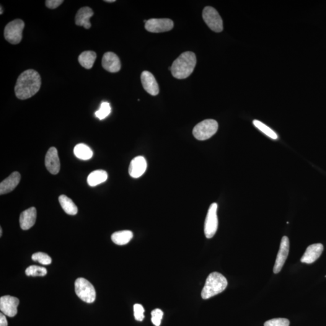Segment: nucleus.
<instances>
[{
	"label": "nucleus",
	"instance_id": "4",
	"mask_svg": "<svg viewBox=\"0 0 326 326\" xmlns=\"http://www.w3.org/2000/svg\"><path fill=\"white\" fill-rule=\"evenodd\" d=\"M218 129V123L213 119H208L199 123L193 128V134L198 140H206L214 135Z\"/></svg>",
	"mask_w": 326,
	"mask_h": 326
},
{
	"label": "nucleus",
	"instance_id": "1",
	"mask_svg": "<svg viewBox=\"0 0 326 326\" xmlns=\"http://www.w3.org/2000/svg\"><path fill=\"white\" fill-rule=\"evenodd\" d=\"M41 86L40 74L34 70H27L18 77L15 87V95L21 100L29 99L39 92Z\"/></svg>",
	"mask_w": 326,
	"mask_h": 326
},
{
	"label": "nucleus",
	"instance_id": "3",
	"mask_svg": "<svg viewBox=\"0 0 326 326\" xmlns=\"http://www.w3.org/2000/svg\"><path fill=\"white\" fill-rule=\"evenodd\" d=\"M228 285L227 279L221 273L214 272L208 276L206 281L201 297L204 300L209 299L225 291Z\"/></svg>",
	"mask_w": 326,
	"mask_h": 326
},
{
	"label": "nucleus",
	"instance_id": "25",
	"mask_svg": "<svg viewBox=\"0 0 326 326\" xmlns=\"http://www.w3.org/2000/svg\"><path fill=\"white\" fill-rule=\"evenodd\" d=\"M254 125H255L256 128L259 129L260 131H262L263 134H265V135L269 137H270L271 139L276 140L278 139V136L277 135V134L270 128H269L268 126H266L261 121L255 120L253 121Z\"/></svg>",
	"mask_w": 326,
	"mask_h": 326
},
{
	"label": "nucleus",
	"instance_id": "7",
	"mask_svg": "<svg viewBox=\"0 0 326 326\" xmlns=\"http://www.w3.org/2000/svg\"><path fill=\"white\" fill-rule=\"evenodd\" d=\"M203 18L206 24L213 32L219 33L223 30V22L222 18L213 7L208 6L204 9Z\"/></svg>",
	"mask_w": 326,
	"mask_h": 326
},
{
	"label": "nucleus",
	"instance_id": "24",
	"mask_svg": "<svg viewBox=\"0 0 326 326\" xmlns=\"http://www.w3.org/2000/svg\"><path fill=\"white\" fill-rule=\"evenodd\" d=\"M74 153L77 158L82 160H88L92 159L93 152L86 144L80 143L77 144L74 149Z\"/></svg>",
	"mask_w": 326,
	"mask_h": 326
},
{
	"label": "nucleus",
	"instance_id": "36",
	"mask_svg": "<svg viewBox=\"0 0 326 326\" xmlns=\"http://www.w3.org/2000/svg\"><path fill=\"white\" fill-rule=\"evenodd\" d=\"M0 14L2 15V6H1V13H0Z\"/></svg>",
	"mask_w": 326,
	"mask_h": 326
},
{
	"label": "nucleus",
	"instance_id": "10",
	"mask_svg": "<svg viewBox=\"0 0 326 326\" xmlns=\"http://www.w3.org/2000/svg\"><path fill=\"white\" fill-rule=\"evenodd\" d=\"M289 252V240L287 236L282 237L280 249H279L273 268L274 274L280 273L285 263Z\"/></svg>",
	"mask_w": 326,
	"mask_h": 326
},
{
	"label": "nucleus",
	"instance_id": "37",
	"mask_svg": "<svg viewBox=\"0 0 326 326\" xmlns=\"http://www.w3.org/2000/svg\"><path fill=\"white\" fill-rule=\"evenodd\" d=\"M325 278H326V276H325Z\"/></svg>",
	"mask_w": 326,
	"mask_h": 326
},
{
	"label": "nucleus",
	"instance_id": "32",
	"mask_svg": "<svg viewBox=\"0 0 326 326\" xmlns=\"http://www.w3.org/2000/svg\"><path fill=\"white\" fill-rule=\"evenodd\" d=\"M64 2L63 0H47L46 6L48 9H54L60 6Z\"/></svg>",
	"mask_w": 326,
	"mask_h": 326
},
{
	"label": "nucleus",
	"instance_id": "16",
	"mask_svg": "<svg viewBox=\"0 0 326 326\" xmlns=\"http://www.w3.org/2000/svg\"><path fill=\"white\" fill-rule=\"evenodd\" d=\"M324 250V247L322 244H315L310 245L307 248L303 256L301 258V262L311 264L316 261L320 257Z\"/></svg>",
	"mask_w": 326,
	"mask_h": 326
},
{
	"label": "nucleus",
	"instance_id": "30",
	"mask_svg": "<svg viewBox=\"0 0 326 326\" xmlns=\"http://www.w3.org/2000/svg\"><path fill=\"white\" fill-rule=\"evenodd\" d=\"M152 323L155 326H160L161 325L162 318L163 317V312L161 309H155L151 312Z\"/></svg>",
	"mask_w": 326,
	"mask_h": 326
},
{
	"label": "nucleus",
	"instance_id": "17",
	"mask_svg": "<svg viewBox=\"0 0 326 326\" xmlns=\"http://www.w3.org/2000/svg\"><path fill=\"white\" fill-rule=\"evenodd\" d=\"M37 216L35 208H30L21 213L20 217V227L23 230H27L34 226Z\"/></svg>",
	"mask_w": 326,
	"mask_h": 326
},
{
	"label": "nucleus",
	"instance_id": "13",
	"mask_svg": "<svg viewBox=\"0 0 326 326\" xmlns=\"http://www.w3.org/2000/svg\"><path fill=\"white\" fill-rule=\"evenodd\" d=\"M141 81L144 89L152 95H157L159 93V84L153 74L148 71H144L141 75Z\"/></svg>",
	"mask_w": 326,
	"mask_h": 326
},
{
	"label": "nucleus",
	"instance_id": "34",
	"mask_svg": "<svg viewBox=\"0 0 326 326\" xmlns=\"http://www.w3.org/2000/svg\"><path fill=\"white\" fill-rule=\"evenodd\" d=\"M105 1L107 2H116V0H105Z\"/></svg>",
	"mask_w": 326,
	"mask_h": 326
},
{
	"label": "nucleus",
	"instance_id": "33",
	"mask_svg": "<svg viewBox=\"0 0 326 326\" xmlns=\"http://www.w3.org/2000/svg\"><path fill=\"white\" fill-rule=\"evenodd\" d=\"M8 326V323L6 320V316L4 314L1 313L0 314V326Z\"/></svg>",
	"mask_w": 326,
	"mask_h": 326
},
{
	"label": "nucleus",
	"instance_id": "18",
	"mask_svg": "<svg viewBox=\"0 0 326 326\" xmlns=\"http://www.w3.org/2000/svg\"><path fill=\"white\" fill-rule=\"evenodd\" d=\"M21 180V175L19 172H14L7 177L6 179L2 181L0 184V194L9 193L14 190Z\"/></svg>",
	"mask_w": 326,
	"mask_h": 326
},
{
	"label": "nucleus",
	"instance_id": "26",
	"mask_svg": "<svg viewBox=\"0 0 326 326\" xmlns=\"http://www.w3.org/2000/svg\"><path fill=\"white\" fill-rule=\"evenodd\" d=\"M47 273L46 268L36 265L30 266L25 270V274L27 276L43 277Z\"/></svg>",
	"mask_w": 326,
	"mask_h": 326
},
{
	"label": "nucleus",
	"instance_id": "9",
	"mask_svg": "<svg viewBox=\"0 0 326 326\" xmlns=\"http://www.w3.org/2000/svg\"><path fill=\"white\" fill-rule=\"evenodd\" d=\"M174 26L173 21L168 18L157 19L153 18L147 20L145 23V28L151 33H162L171 30Z\"/></svg>",
	"mask_w": 326,
	"mask_h": 326
},
{
	"label": "nucleus",
	"instance_id": "6",
	"mask_svg": "<svg viewBox=\"0 0 326 326\" xmlns=\"http://www.w3.org/2000/svg\"><path fill=\"white\" fill-rule=\"evenodd\" d=\"M24 26V23L22 20L17 19L10 22L4 28L5 39L12 45H18L22 40Z\"/></svg>",
	"mask_w": 326,
	"mask_h": 326
},
{
	"label": "nucleus",
	"instance_id": "29",
	"mask_svg": "<svg viewBox=\"0 0 326 326\" xmlns=\"http://www.w3.org/2000/svg\"><path fill=\"white\" fill-rule=\"evenodd\" d=\"M290 322L286 318H273L264 323V326H289Z\"/></svg>",
	"mask_w": 326,
	"mask_h": 326
},
{
	"label": "nucleus",
	"instance_id": "35",
	"mask_svg": "<svg viewBox=\"0 0 326 326\" xmlns=\"http://www.w3.org/2000/svg\"><path fill=\"white\" fill-rule=\"evenodd\" d=\"M2 229L1 228V229H0V236H1L2 235Z\"/></svg>",
	"mask_w": 326,
	"mask_h": 326
},
{
	"label": "nucleus",
	"instance_id": "21",
	"mask_svg": "<svg viewBox=\"0 0 326 326\" xmlns=\"http://www.w3.org/2000/svg\"><path fill=\"white\" fill-rule=\"evenodd\" d=\"M133 237V232L129 230L115 232L111 235L113 242L118 245H125L128 244Z\"/></svg>",
	"mask_w": 326,
	"mask_h": 326
},
{
	"label": "nucleus",
	"instance_id": "15",
	"mask_svg": "<svg viewBox=\"0 0 326 326\" xmlns=\"http://www.w3.org/2000/svg\"><path fill=\"white\" fill-rule=\"evenodd\" d=\"M147 169V162L143 157L138 156L132 160L129 167L131 177L138 178L143 175Z\"/></svg>",
	"mask_w": 326,
	"mask_h": 326
},
{
	"label": "nucleus",
	"instance_id": "2",
	"mask_svg": "<svg viewBox=\"0 0 326 326\" xmlns=\"http://www.w3.org/2000/svg\"><path fill=\"white\" fill-rule=\"evenodd\" d=\"M196 65L195 54L191 51H186L173 62L170 71L176 79H185L192 73Z\"/></svg>",
	"mask_w": 326,
	"mask_h": 326
},
{
	"label": "nucleus",
	"instance_id": "27",
	"mask_svg": "<svg viewBox=\"0 0 326 326\" xmlns=\"http://www.w3.org/2000/svg\"><path fill=\"white\" fill-rule=\"evenodd\" d=\"M111 111V108L110 103L108 102H103L100 105L99 110L95 113V117L100 119V120H103V119L105 118L110 115Z\"/></svg>",
	"mask_w": 326,
	"mask_h": 326
},
{
	"label": "nucleus",
	"instance_id": "31",
	"mask_svg": "<svg viewBox=\"0 0 326 326\" xmlns=\"http://www.w3.org/2000/svg\"><path fill=\"white\" fill-rule=\"evenodd\" d=\"M134 317L137 321L142 322L144 318V309L140 304H136L134 306Z\"/></svg>",
	"mask_w": 326,
	"mask_h": 326
},
{
	"label": "nucleus",
	"instance_id": "12",
	"mask_svg": "<svg viewBox=\"0 0 326 326\" xmlns=\"http://www.w3.org/2000/svg\"><path fill=\"white\" fill-rule=\"evenodd\" d=\"M45 165L48 172L53 175H56L59 172L61 168L58 151L54 147H50L46 154Z\"/></svg>",
	"mask_w": 326,
	"mask_h": 326
},
{
	"label": "nucleus",
	"instance_id": "22",
	"mask_svg": "<svg viewBox=\"0 0 326 326\" xmlns=\"http://www.w3.org/2000/svg\"><path fill=\"white\" fill-rule=\"evenodd\" d=\"M96 58V53L94 51H85L80 54L78 61L83 67L90 70L92 68Z\"/></svg>",
	"mask_w": 326,
	"mask_h": 326
},
{
	"label": "nucleus",
	"instance_id": "20",
	"mask_svg": "<svg viewBox=\"0 0 326 326\" xmlns=\"http://www.w3.org/2000/svg\"><path fill=\"white\" fill-rule=\"evenodd\" d=\"M108 179V173L105 170H95L90 173L87 178L89 185L92 187H95L97 185L104 183Z\"/></svg>",
	"mask_w": 326,
	"mask_h": 326
},
{
	"label": "nucleus",
	"instance_id": "8",
	"mask_svg": "<svg viewBox=\"0 0 326 326\" xmlns=\"http://www.w3.org/2000/svg\"><path fill=\"white\" fill-rule=\"evenodd\" d=\"M217 204L215 203L210 206L207 214L205 224H204V233L208 239L214 236L218 227V219L217 215Z\"/></svg>",
	"mask_w": 326,
	"mask_h": 326
},
{
	"label": "nucleus",
	"instance_id": "23",
	"mask_svg": "<svg viewBox=\"0 0 326 326\" xmlns=\"http://www.w3.org/2000/svg\"><path fill=\"white\" fill-rule=\"evenodd\" d=\"M59 201L62 208L67 214H70V215H75L77 213L78 210H77L76 204L66 195H63L59 196Z\"/></svg>",
	"mask_w": 326,
	"mask_h": 326
},
{
	"label": "nucleus",
	"instance_id": "5",
	"mask_svg": "<svg viewBox=\"0 0 326 326\" xmlns=\"http://www.w3.org/2000/svg\"><path fill=\"white\" fill-rule=\"evenodd\" d=\"M75 292L80 299L87 303H92L95 300L96 293L93 284L84 278H78L75 281Z\"/></svg>",
	"mask_w": 326,
	"mask_h": 326
},
{
	"label": "nucleus",
	"instance_id": "19",
	"mask_svg": "<svg viewBox=\"0 0 326 326\" xmlns=\"http://www.w3.org/2000/svg\"><path fill=\"white\" fill-rule=\"evenodd\" d=\"M94 15L93 10L89 7H84L77 12L75 18V23L79 26H83L86 29H89L92 26L90 20Z\"/></svg>",
	"mask_w": 326,
	"mask_h": 326
},
{
	"label": "nucleus",
	"instance_id": "14",
	"mask_svg": "<svg viewBox=\"0 0 326 326\" xmlns=\"http://www.w3.org/2000/svg\"><path fill=\"white\" fill-rule=\"evenodd\" d=\"M103 68L110 72H117L120 70L121 63L117 54L113 52L104 54L102 58Z\"/></svg>",
	"mask_w": 326,
	"mask_h": 326
},
{
	"label": "nucleus",
	"instance_id": "11",
	"mask_svg": "<svg viewBox=\"0 0 326 326\" xmlns=\"http://www.w3.org/2000/svg\"><path fill=\"white\" fill-rule=\"evenodd\" d=\"M19 300L10 296L1 297L0 299V310L2 314L9 317H14L18 312Z\"/></svg>",
	"mask_w": 326,
	"mask_h": 326
},
{
	"label": "nucleus",
	"instance_id": "28",
	"mask_svg": "<svg viewBox=\"0 0 326 326\" xmlns=\"http://www.w3.org/2000/svg\"><path fill=\"white\" fill-rule=\"evenodd\" d=\"M33 260L37 261L44 265H48L51 263V258L46 253L39 252L33 254L32 256Z\"/></svg>",
	"mask_w": 326,
	"mask_h": 326
}]
</instances>
